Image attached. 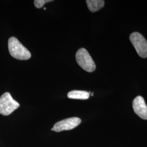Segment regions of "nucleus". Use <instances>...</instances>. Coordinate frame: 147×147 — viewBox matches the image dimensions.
I'll return each mask as SVG.
<instances>
[{"label":"nucleus","instance_id":"3","mask_svg":"<svg viewBox=\"0 0 147 147\" xmlns=\"http://www.w3.org/2000/svg\"><path fill=\"white\" fill-rule=\"evenodd\" d=\"M19 106L20 104L8 92H5L0 97V114L3 116L11 115Z\"/></svg>","mask_w":147,"mask_h":147},{"label":"nucleus","instance_id":"8","mask_svg":"<svg viewBox=\"0 0 147 147\" xmlns=\"http://www.w3.org/2000/svg\"><path fill=\"white\" fill-rule=\"evenodd\" d=\"M86 3L89 11L96 12L104 7L105 1L102 0H87Z\"/></svg>","mask_w":147,"mask_h":147},{"label":"nucleus","instance_id":"9","mask_svg":"<svg viewBox=\"0 0 147 147\" xmlns=\"http://www.w3.org/2000/svg\"><path fill=\"white\" fill-rule=\"evenodd\" d=\"M53 1V0H35L34 1V5L37 8H41L45 4Z\"/></svg>","mask_w":147,"mask_h":147},{"label":"nucleus","instance_id":"5","mask_svg":"<svg viewBox=\"0 0 147 147\" xmlns=\"http://www.w3.org/2000/svg\"><path fill=\"white\" fill-rule=\"evenodd\" d=\"M81 120L78 117H71L57 122L51 129L52 131L61 132L72 130L79 125Z\"/></svg>","mask_w":147,"mask_h":147},{"label":"nucleus","instance_id":"1","mask_svg":"<svg viewBox=\"0 0 147 147\" xmlns=\"http://www.w3.org/2000/svg\"><path fill=\"white\" fill-rule=\"evenodd\" d=\"M8 45L9 52L13 57L19 60H28L31 58L30 52L16 37H11Z\"/></svg>","mask_w":147,"mask_h":147},{"label":"nucleus","instance_id":"7","mask_svg":"<svg viewBox=\"0 0 147 147\" xmlns=\"http://www.w3.org/2000/svg\"><path fill=\"white\" fill-rule=\"evenodd\" d=\"M67 96L69 99L86 100L89 98L90 94L89 92L84 90H75L69 92Z\"/></svg>","mask_w":147,"mask_h":147},{"label":"nucleus","instance_id":"10","mask_svg":"<svg viewBox=\"0 0 147 147\" xmlns=\"http://www.w3.org/2000/svg\"><path fill=\"white\" fill-rule=\"evenodd\" d=\"M44 10H45V9H47V8H45V7H44Z\"/></svg>","mask_w":147,"mask_h":147},{"label":"nucleus","instance_id":"2","mask_svg":"<svg viewBox=\"0 0 147 147\" xmlns=\"http://www.w3.org/2000/svg\"><path fill=\"white\" fill-rule=\"evenodd\" d=\"M76 60L81 68L87 72H93L96 69L94 61L87 50L84 48H81L77 51Z\"/></svg>","mask_w":147,"mask_h":147},{"label":"nucleus","instance_id":"6","mask_svg":"<svg viewBox=\"0 0 147 147\" xmlns=\"http://www.w3.org/2000/svg\"><path fill=\"white\" fill-rule=\"evenodd\" d=\"M132 107L135 113L143 119H147V106L144 98L137 96L132 102Z\"/></svg>","mask_w":147,"mask_h":147},{"label":"nucleus","instance_id":"4","mask_svg":"<svg viewBox=\"0 0 147 147\" xmlns=\"http://www.w3.org/2000/svg\"><path fill=\"white\" fill-rule=\"evenodd\" d=\"M130 40L138 55L142 58H147V42L145 38L138 32H133L130 36Z\"/></svg>","mask_w":147,"mask_h":147}]
</instances>
